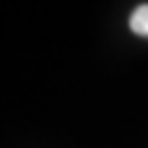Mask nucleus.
Here are the masks:
<instances>
[{"label": "nucleus", "instance_id": "1", "mask_svg": "<svg viewBox=\"0 0 148 148\" xmlns=\"http://www.w3.org/2000/svg\"><path fill=\"white\" fill-rule=\"evenodd\" d=\"M130 28L134 35L148 37V5H139L130 16Z\"/></svg>", "mask_w": 148, "mask_h": 148}]
</instances>
